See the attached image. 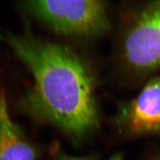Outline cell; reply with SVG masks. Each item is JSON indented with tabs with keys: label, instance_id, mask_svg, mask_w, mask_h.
<instances>
[{
	"label": "cell",
	"instance_id": "1",
	"mask_svg": "<svg viewBox=\"0 0 160 160\" xmlns=\"http://www.w3.org/2000/svg\"><path fill=\"white\" fill-rule=\"evenodd\" d=\"M6 40L32 75V100L40 113L75 139L92 132L98 113L84 61L65 46L28 33L7 34Z\"/></svg>",
	"mask_w": 160,
	"mask_h": 160
},
{
	"label": "cell",
	"instance_id": "2",
	"mask_svg": "<svg viewBox=\"0 0 160 160\" xmlns=\"http://www.w3.org/2000/svg\"><path fill=\"white\" fill-rule=\"evenodd\" d=\"M28 10L59 34L90 38L109 23L102 0H26Z\"/></svg>",
	"mask_w": 160,
	"mask_h": 160
},
{
	"label": "cell",
	"instance_id": "3",
	"mask_svg": "<svg viewBox=\"0 0 160 160\" xmlns=\"http://www.w3.org/2000/svg\"><path fill=\"white\" fill-rule=\"evenodd\" d=\"M123 53L135 69L160 67V0L152 1L138 15L126 34Z\"/></svg>",
	"mask_w": 160,
	"mask_h": 160
},
{
	"label": "cell",
	"instance_id": "4",
	"mask_svg": "<svg viewBox=\"0 0 160 160\" xmlns=\"http://www.w3.org/2000/svg\"><path fill=\"white\" fill-rule=\"evenodd\" d=\"M129 121L136 132L160 129V77L151 80L134 101Z\"/></svg>",
	"mask_w": 160,
	"mask_h": 160
},
{
	"label": "cell",
	"instance_id": "5",
	"mask_svg": "<svg viewBox=\"0 0 160 160\" xmlns=\"http://www.w3.org/2000/svg\"><path fill=\"white\" fill-rule=\"evenodd\" d=\"M34 149L12 120L2 93L0 95V160H34Z\"/></svg>",
	"mask_w": 160,
	"mask_h": 160
},
{
	"label": "cell",
	"instance_id": "6",
	"mask_svg": "<svg viewBox=\"0 0 160 160\" xmlns=\"http://www.w3.org/2000/svg\"><path fill=\"white\" fill-rule=\"evenodd\" d=\"M57 160H94L90 157H74L68 155H61Z\"/></svg>",
	"mask_w": 160,
	"mask_h": 160
},
{
	"label": "cell",
	"instance_id": "7",
	"mask_svg": "<svg viewBox=\"0 0 160 160\" xmlns=\"http://www.w3.org/2000/svg\"><path fill=\"white\" fill-rule=\"evenodd\" d=\"M110 160H123L122 155L121 154H116L114 155Z\"/></svg>",
	"mask_w": 160,
	"mask_h": 160
}]
</instances>
